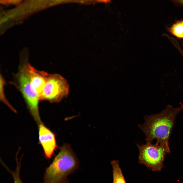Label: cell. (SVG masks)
I'll use <instances>...</instances> for the list:
<instances>
[{"label": "cell", "mask_w": 183, "mask_h": 183, "mask_svg": "<svg viewBox=\"0 0 183 183\" xmlns=\"http://www.w3.org/2000/svg\"><path fill=\"white\" fill-rule=\"evenodd\" d=\"M68 181L66 179L61 181L59 183H68Z\"/></svg>", "instance_id": "obj_13"}, {"label": "cell", "mask_w": 183, "mask_h": 183, "mask_svg": "<svg viewBox=\"0 0 183 183\" xmlns=\"http://www.w3.org/2000/svg\"><path fill=\"white\" fill-rule=\"evenodd\" d=\"M169 31L176 37L183 39V21H179L169 28Z\"/></svg>", "instance_id": "obj_9"}, {"label": "cell", "mask_w": 183, "mask_h": 183, "mask_svg": "<svg viewBox=\"0 0 183 183\" xmlns=\"http://www.w3.org/2000/svg\"><path fill=\"white\" fill-rule=\"evenodd\" d=\"M39 137L45 156L50 158L57 147L54 134L41 123L39 125Z\"/></svg>", "instance_id": "obj_6"}, {"label": "cell", "mask_w": 183, "mask_h": 183, "mask_svg": "<svg viewBox=\"0 0 183 183\" xmlns=\"http://www.w3.org/2000/svg\"><path fill=\"white\" fill-rule=\"evenodd\" d=\"M29 66L31 87L34 92L39 98L50 74L46 71L37 70L30 63Z\"/></svg>", "instance_id": "obj_7"}, {"label": "cell", "mask_w": 183, "mask_h": 183, "mask_svg": "<svg viewBox=\"0 0 183 183\" xmlns=\"http://www.w3.org/2000/svg\"><path fill=\"white\" fill-rule=\"evenodd\" d=\"M16 162V167L14 171H12L10 170L6 166H5V167L11 173L12 176L14 180V183H23L21 180L20 176L21 160H19V159H17Z\"/></svg>", "instance_id": "obj_11"}, {"label": "cell", "mask_w": 183, "mask_h": 183, "mask_svg": "<svg viewBox=\"0 0 183 183\" xmlns=\"http://www.w3.org/2000/svg\"><path fill=\"white\" fill-rule=\"evenodd\" d=\"M173 1L183 5V0H176Z\"/></svg>", "instance_id": "obj_12"}, {"label": "cell", "mask_w": 183, "mask_h": 183, "mask_svg": "<svg viewBox=\"0 0 183 183\" xmlns=\"http://www.w3.org/2000/svg\"><path fill=\"white\" fill-rule=\"evenodd\" d=\"M183 109V105L174 108L167 106L161 112L144 117V123L138 127L144 133L146 142L154 139L156 143L169 146V140L174 126L175 118Z\"/></svg>", "instance_id": "obj_1"}, {"label": "cell", "mask_w": 183, "mask_h": 183, "mask_svg": "<svg viewBox=\"0 0 183 183\" xmlns=\"http://www.w3.org/2000/svg\"><path fill=\"white\" fill-rule=\"evenodd\" d=\"M6 81L2 75L1 73L0 78V100L5 104L8 106L10 109L14 112L15 110L14 109L12 105H10L4 93V88Z\"/></svg>", "instance_id": "obj_10"}, {"label": "cell", "mask_w": 183, "mask_h": 183, "mask_svg": "<svg viewBox=\"0 0 183 183\" xmlns=\"http://www.w3.org/2000/svg\"><path fill=\"white\" fill-rule=\"evenodd\" d=\"M69 85L67 80L59 74H50L39 98L40 100L58 103L66 98Z\"/></svg>", "instance_id": "obj_5"}, {"label": "cell", "mask_w": 183, "mask_h": 183, "mask_svg": "<svg viewBox=\"0 0 183 183\" xmlns=\"http://www.w3.org/2000/svg\"><path fill=\"white\" fill-rule=\"evenodd\" d=\"M79 161L69 146L64 144L46 169L43 183H59L77 168Z\"/></svg>", "instance_id": "obj_2"}, {"label": "cell", "mask_w": 183, "mask_h": 183, "mask_svg": "<svg viewBox=\"0 0 183 183\" xmlns=\"http://www.w3.org/2000/svg\"><path fill=\"white\" fill-rule=\"evenodd\" d=\"M26 60H22L13 83L20 92L35 120L39 124L42 123L39 116V97L34 92L30 82L29 64Z\"/></svg>", "instance_id": "obj_3"}, {"label": "cell", "mask_w": 183, "mask_h": 183, "mask_svg": "<svg viewBox=\"0 0 183 183\" xmlns=\"http://www.w3.org/2000/svg\"><path fill=\"white\" fill-rule=\"evenodd\" d=\"M139 151V163L154 171H159L163 167V162L167 153H170L169 146L147 142L136 144Z\"/></svg>", "instance_id": "obj_4"}, {"label": "cell", "mask_w": 183, "mask_h": 183, "mask_svg": "<svg viewBox=\"0 0 183 183\" xmlns=\"http://www.w3.org/2000/svg\"><path fill=\"white\" fill-rule=\"evenodd\" d=\"M7 20V18L6 17H4L1 20L2 22L5 21H6Z\"/></svg>", "instance_id": "obj_14"}, {"label": "cell", "mask_w": 183, "mask_h": 183, "mask_svg": "<svg viewBox=\"0 0 183 183\" xmlns=\"http://www.w3.org/2000/svg\"><path fill=\"white\" fill-rule=\"evenodd\" d=\"M111 163L112 169L113 183H126L118 161H112Z\"/></svg>", "instance_id": "obj_8"}]
</instances>
